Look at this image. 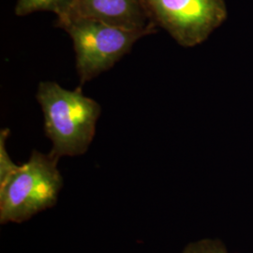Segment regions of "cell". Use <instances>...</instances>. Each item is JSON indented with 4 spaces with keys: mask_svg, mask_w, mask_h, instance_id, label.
Wrapping results in <instances>:
<instances>
[{
    "mask_svg": "<svg viewBox=\"0 0 253 253\" xmlns=\"http://www.w3.org/2000/svg\"><path fill=\"white\" fill-rule=\"evenodd\" d=\"M37 100L43 113L46 136L52 142L50 153L58 159L85 153L95 137L100 104L84 96L81 85L68 90L55 82H42Z\"/></svg>",
    "mask_w": 253,
    "mask_h": 253,
    "instance_id": "1",
    "label": "cell"
},
{
    "mask_svg": "<svg viewBox=\"0 0 253 253\" xmlns=\"http://www.w3.org/2000/svg\"><path fill=\"white\" fill-rule=\"evenodd\" d=\"M75 0H17L15 14L26 16L37 11L54 12L57 19L69 15Z\"/></svg>",
    "mask_w": 253,
    "mask_h": 253,
    "instance_id": "6",
    "label": "cell"
},
{
    "mask_svg": "<svg viewBox=\"0 0 253 253\" xmlns=\"http://www.w3.org/2000/svg\"><path fill=\"white\" fill-rule=\"evenodd\" d=\"M182 253H228V252L222 241L205 238L187 245Z\"/></svg>",
    "mask_w": 253,
    "mask_h": 253,
    "instance_id": "8",
    "label": "cell"
},
{
    "mask_svg": "<svg viewBox=\"0 0 253 253\" xmlns=\"http://www.w3.org/2000/svg\"><path fill=\"white\" fill-rule=\"evenodd\" d=\"M154 24L184 47L208 40L227 18L224 0H144Z\"/></svg>",
    "mask_w": 253,
    "mask_h": 253,
    "instance_id": "4",
    "label": "cell"
},
{
    "mask_svg": "<svg viewBox=\"0 0 253 253\" xmlns=\"http://www.w3.org/2000/svg\"><path fill=\"white\" fill-rule=\"evenodd\" d=\"M59 159L33 150L27 163L0 185V223H23L53 208L63 188Z\"/></svg>",
    "mask_w": 253,
    "mask_h": 253,
    "instance_id": "2",
    "label": "cell"
},
{
    "mask_svg": "<svg viewBox=\"0 0 253 253\" xmlns=\"http://www.w3.org/2000/svg\"><path fill=\"white\" fill-rule=\"evenodd\" d=\"M9 135V128L1 129L0 131V185L5 183L13 173L17 172L21 166L12 162L7 151L6 142Z\"/></svg>",
    "mask_w": 253,
    "mask_h": 253,
    "instance_id": "7",
    "label": "cell"
},
{
    "mask_svg": "<svg viewBox=\"0 0 253 253\" xmlns=\"http://www.w3.org/2000/svg\"><path fill=\"white\" fill-rule=\"evenodd\" d=\"M55 25L64 29L73 40L81 86L108 71L130 51L137 41L147 36L144 32L83 17L57 19Z\"/></svg>",
    "mask_w": 253,
    "mask_h": 253,
    "instance_id": "3",
    "label": "cell"
},
{
    "mask_svg": "<svg viewBox=\"0 0 253 253\" xmlns=\"http://www.w3.org/2000/svg\"><path fill=\"white\" fill-rule=\"evenodd\" d=\"M68 16L93 19L147 35L156 33L158 27L144 0H75Z\"/></svg>",
    "mask_w": 253,
    "mask_h": 253,
    "instance_id": "5",
    "label": "cell"
}]
</instances>
